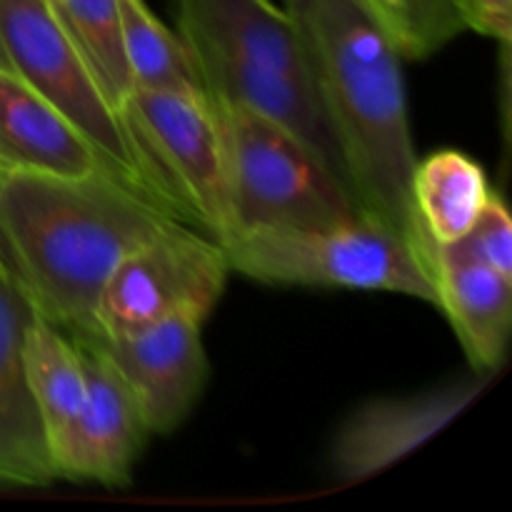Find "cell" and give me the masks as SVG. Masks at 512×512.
<instances>
[{
    "label": "cell",
    "instance_id": "cell-1",
    "mask_svg": "<svg viewBox=\"0 0 512 512\" xmlns=\"http://www.w3.org/2000/svg\"><path fill=\"white\" fill-rule=\"evenodd\" d=\"M175 223L193 220L105 170L58 175L0 160V260L78 343L95 338L93 308L115 265Z\"/></svg>",
    "mask_w": 512,
    "mask_h": 512
},
{
    "label": "cell",
    "instance_id": "cell-2",
    "mask_svg": "<svg viewBox=\"0 0 512 512\" xmlns=\"http://www.w3.org/2000/svg\"><path fill=\"white\" fill-rule=\"evenodd\" d=\"M285 13L303 38L360 210L415 243L433 245L410 195L418 158L403 55L363 0H285Z\"/></svg>",
    "mask_w": 512,
    "mask_h": 512
},
{
    "label": "cell",
    "instance_id": "cell-3",
    "mask_svg": "<svg viewBox=\"0 0 512 512\" xmlns=\"http://www.w3.org/2000/svg\"><path fill=\"white\" fill-rule=\"evenodd\" d=\"M0 63L53 103L100 150L115 175L195 223L50 0H0Z\"/></svg>",
    "mask_w": 512,
    "mask_h": 512
},
{
    "label": "cell",
    "instance_id": "cell-4",
    "mask_svg": "<svg viewBox=\"0 0 512 512\" xmlns=\"http://www.w3.org/2000/svg\"><path fill=\"white\" fill-rule=\"evenodd\" d=\"M210 103L223 145L225 240L253 230L333 228L365 215L348 185L300 140L253 110Z\"/></svg>",
    "mask_w": 512,
    "mask_h": 512
},
{
    "label": "cell",
    "instance_id": "cell-5",
    "mask_svg": "<svg viewBox=\"0 0 512 512\" xmlns=\"http://www.w3.org/2000/svg\"><path fill=\"white\" fill-rule=\"evenodd\" d=\"M233 273L268 285L378 290L438 308L433 245L370 215L318 230H253L223 243Z\"/></svg>",
    "mask_w": 512,
    "mask_h": 512
},
{
    "label": "cell",
    "instance_id": "cell-6",
    "mask_svg": "<svg viewBox=\"0 0 512 512\" xmlns=\"http://www.w3.org/2000/svg\"><path fill=\"white\" fill-rule=\"evenodd\" d=\"M230 273L228 253L215 235L193 223L170 225L125 255L108 275L93 308L95 338L133 333L173 315L205 320L225 293Z\"/></svg>",
    "mask_w": 512,
    "mask_h": 512
},
{
    "label": "cell",
    "instance_id": "cell-7",
    "mask_svg": "<svg viewBox=\"0 0 512 512\" xmlns=\"http://www.w3.org/2000/svg\"><path fill=\"white\" fill-rule=\"evenodd\" d=\"M123 113L195 223L223 243L228 235L223 145L208 93L133 88Z\"/></svg>",
    "mask_w": 512,
    "mask_h": 512
},
{
    "label": "cell",
    "instance_id": "cell-8",
    "mask_svg": "<svg viewBox=\"0 0 512 512\" xmlns=\"http://www.w3.org/2000/svg\"><path fill=\"white\" fill-rule=\"evenodd\" d=\"M80 348L85 358V398L78 413L48 440L53 473L55 478L105 488L128 485L135 460L150 438L143 408L133 388L100 350L90 345Z\"/></svg>",
    "mask_w": 512,
    "mask_h": 512
},
{
    "label": "cell",
    "instance_id": "cell-9",
    "mask_svg": "<svg viewBox=\"0 0 512 512\" xmlns=\"http://www.w3.org/2000/svg\"><path fill=\"white\" fill-rule=\"evenodd\" d=\"M203 318L173 315L133 333L88 340L133 388L150 435H168L193 413L208 383Z\"/></svg>",
    "mask_w": 512,
    "mask_h": 512
},
{
    "label": "cell",
    "instance_id": "cell-10",
    "mask_svg": "<svg viewBox=\"0 0 512 512\" xmlns=\"http://www.w3.org/2000/svg\"><path fill=\"white\" fill-rule=\"evenodd\" d=\"M190 55L210 98L253 110L255 115L283 128L310 153L318 155L353 193L338 135L313 80L205 50H190Z\"/></svg>",
    "mask_w": 512,
    "mask_h": 512
},
{
    "label": "cell",
    "instance_id": "cell-11",
    "mask_svg": "<svg viewBox=\"0 0 512 512\" xmlns=\"http://www.w3.org/2000/svg\"><path fill=\"white\" fill-rule=\"evenodd\" d=\"M478 393L475 385H458L410 398L375 400L355 410L335 435L330 453L335 478L358 483L390 468L458 418Z\"/></svg>",
    "mask_w": 512,
    "mask_h": 512
},
{
    "label": "cell",
    "instance_id": "cell-12",
    "mask_svg": "<svg viewBox=\"0 0 512 512\" xmlns=\"http://www.w3.org/2000/svg\"><path fill=\"white\" fill-rule=\"evenodd\" d=\"M35 315V305L0 260V483L48 485L55 480L23 360L25 330Z\"/></svg>",
    "mask_w": 512,
    "mask_h": 512
},
{
    "label": "cell",
    "instance_id": "cell-13",
    "mask_svg": "<svg viewBox=\"0 0 512 512\" xmlns=\"http://www.w3.org/2000/svg\"><path fill=\"white\" fill-rule=\"evenodd\" d=\"M180 38L190 50L228 55L313 80L303 38L270 0H175Z\"/></svg>",
    "mask_w": 512,
    "mask_h": 512
},
{
    "label": "cell",
    "instance_id": "cell-14",
    "mask_svg": "<svg viewBox=\"0 0 512 512\" xmlns=\"http://www.w3.org/2000/svg\"><path fill=\"white\" fill-rule=\"evenodd\" d=\"M0 160L58 175H88L100 170L113 173L100 150L53 103H48L38 90L30 88L3 63H0Z\"/></svg>",
    "mask_w": 512,
    "mask_h": 512
},
{
    "label": "cell",
    "instance_id": "cell-15",
    "mask_svg": "<svg viewBox=\"0 0 512 512\" xmlns=\"http://www.w3.org/2000/svg\"><path fill=\"white\" fill-rule=\"evenodd\" d=\"M433 280L438 308L448 315L468 360L483 373H495L508 355L512 278L433 245Z\"/></svg>",
    "mask_w": 512,
    "mask_h": 512
},
{
    "label": "cell",
    "instance_id": "cell-16",
    "mask_svg": "<svg viewBox=\"0 0 512 512\" xmlns=\"http://www.w3.org/2000/svg\"><path fill=\"white\" fill-rule=\"evenodd\" d=\"M413 208L433 245L463 238L490 198L483 168L460 150H438L418 160L410 180Z\"/></svg>",
    "mask_w": 512,
    "mask_h": 512
},
{
    "label": "cell",
    "instance_id": "cell-17",
    "mask_svg": "<svg viewBox=\"0 0 512 512\" xmlns=\"http://www.w3.org/2000/svg\"><path fill=\"white\" fill-rule=\"evenodd\" d=\"M23 360L28 388L38 405L45 438L50 440L83 405V348L63 328L38 313L25 330Z\"/></svg>",
    "mask_w": 512,
    "mask_h": 512
},
{
    "label": "cell",
    "instance_id": "cell-18",
    "mask_svg": "<svg viewBox=\"0 0 512 512\" xmlns=\"http://www.w3.org/2000/svg\"><path fill=\"white\" fill-rule=\"evenodd\" d=\"M123 48L133 88L205 93L188 45L175 35L145 0H118Z\"/></svg>",
    "mask_w": 512,
    "mask_h": 512
},
{
    "label": "cell",
    "instance_id": "cell-19",
    "mask_svg": "<svg viewBox=\"0 0 512 512\" xmlns=\"http://www.w3.org/2000/svg\"><path fill=\"white\" fill-rule=\"evenodd\" d=\"M120 110L133 93L118 0H50Z\"/></svg>",
    "mask_w": 512,
    "mask_h": 512
},
{
    "label": "cell",
    "instance_id": "cell-20",
    "mask_svg": "<svg viewBox=\"0 0 512 512\" xmlns=\"http://www.w3.org/2000/svg\"><path fill=\"white\" fill-rule=\"evenodd\" d=\"M403 58L425 60L465 30L458 0H363Z\"/></svg>",
    "mask_w": 512,
    "mask_h": 512
},
{
    "label": "cell",
    "instance_id": "cell-21",
    "mask_svg": "<svg viewBox=\"0 0 512 512\" xmlns=\"http://www.w3.org/2000/svg\"><path fill=\"white\" fill-rule=\"evenodd\" d=\"M438 248H445L460 258L478 260V263L490 265L498 273L512 278V220L508 205L498 195L490 193L473 228L455 243L438 245Z\"/></svg>",
    "mask_w": 512,
    "mask_h": 512
},
{
    "label": "cell",
    "instance_id": "cell-22",
    "mask_svg": "<svg viewBox=\"0 0 512 512\" xmlns=\"http://www.w3.org/2000/svg\"><path fill=\"white\" fill-rule=\"evenodd\" d=\"M465 30L500 40L508 45L512 38V0H458Z\"/></svg>",
    "mask_w": 512,
    "mask_h": 512
}]
</instances>
